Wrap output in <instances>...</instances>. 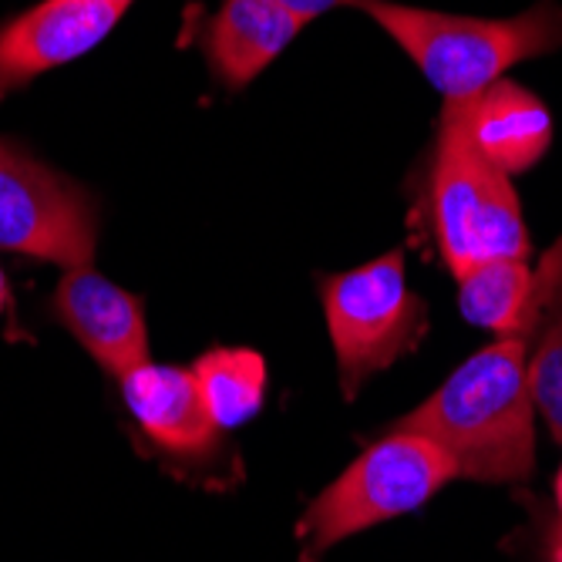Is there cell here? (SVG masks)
I'll use <instances>...</instances> for the list:
<instances>
[{
	"label": "cell",
	"mask_w": 562,
	"mask_h": 562,
	"mask_svg": "<svg viewBox=\"0 0 562 562\" xmlns=\"http://www.w3.org/2000/svg\"><path fill=\"white\" fill-rule=\"evenodd\" d=\"M199 397L220 431L260 415L267 401V361L249 347H213L189 368Z\"/></svg>",
	"instance_id": "12"
},
{
	"label": "cell",
	"mask_w": 562,
	"mask_h": 562,
	"mask_svg": "<svg viewBox=\"0 0 562 562\" xmlns=\"http://www.w3.org/2000/svg\"><path fill=\"white\" fill-rule=\"evenodd\" d=\"M270 4L283 8L286 14H293L296 21H314V18H324L337 8H357L361 0H270Z\"/></svg>",
	"instance_id": "14"
},
{
	"label": "cell",
	"mask_w": 562,
	"mask_h": 562,
	"mask_svg": "<svg viewBox=\"0 0 562 562\" xmlns=\"http://www.w3.org/2000/svg\"><path fill=\"white\" fill-rule=\"evenodd\" d=\"M300 27L303 21L270 0H223L199 44L213 78L226 91H239L283 55Z\"/></svg>",
	"instance_id": "11"
},
{
	"label": "cell",
	"mask_w": 562,
	"mask_h": 562,
	"mask_svg": "<svg viewBox=\"0 0 562 562\" xmlns=\"http://www.w3.org/2000/svg\"><path fill=\"white\" fill-rule=\"evenodd\" d=\"M98 229V202L81 182L0 138V249L61 270L91 267Z\"/></svg>",
	"instance_id": "6"
},
{
	"label": "cell",
	"mask_w": 562,
	"mask_h": 562,
	"mask_svg": "<svg viewBox=\"0 0 562 562\" xmlns=\"http://www.w3.org/2000/svg\"><path fill=\"white\" fill-rule=\"evenodd\" d=\"M321 303L347 397L361 391L371 374L412 353L431 324L425 300L407 286L404 252L397 249L364 267L324 277Z\"/></svg>",
	"instance_id": "5"
},
{
	"label": "cell",
	"mask_w": 562,
	"mask_h": 562,
	"mask_svg": "<svg viewBox=\"0 0 562 562\" xmlns=\"http://www.w3.org/2000/svg\"><path fill=\"white\" fill-rule=\"evenodd\" d=\"M50 317L112 378H125L132 368L148 361L142 296L122 290L91 267L65 270L55 296H50Z\"/></svg>",
	"instance_id": "8"
},
{
	"label": "cell",
	"mask_w": 562,
	"mask_h": 562,
	"mask_svg": "<svg viewBox=\"0 0 562 562\" xmlns=\"http://www.w3.org/2000/svg\"><path fill=\"white\" fill-rule=\"evenodd\" d=\"M508 334L458 364L448 381L394 428L431 438L458 479L485 485L526 482L536 469V404L529 391V344Z\"/></svg>",
	"instance_id": "1"
},
{
	"label": "cell",
	"mask_w": 562,
	"mask_h": 562,
	"mask_svg": "<svg viewBox=\"0 0 562 562\" xmlns=\"http://www.w3.org/2000/svg\"><path fill=\"white\" fill-rule=\"evenodd\" d=\"M101 4H112V8H122V11H128L132 0H101Z\"/></svg>",
	"instance_id": "18"
},
{
	"label": "cell",
	"mask_w": 562,
	"mask_h": 562,
	"mask_svg": "<svg viewBox=\"0 0 562 562\" xmlns=\"http://www.w3.org/2000/svg\"><path fill=\"white\" fill-rule=\"evenodd\" d=\"M357 8L391 34L445 101H469L508 68L562 47V8L552 0L516 18H465L394 0H361Z\"/></svg>",
	"instance_id": "2"
},
{
	"label": "cell",
	"mask_w": 562,
	"mask_h": 562,
	"mask_svg": "<svg viewBox=\"0 0 562 562\" xmlns=\"http://www.w3.org/2000/svg\"><path fill=\"white\" fill-rule=\"evenodd\" d=\"M451 479L458 469L431 438L391 428L306 505L296 526L300 559L321 562L337 542L415 513Z\"/></svg>",
	"instance_id": "4"
},
{
	"label": "cell",
	"mask_w": 562,
	"mask_h": 562,
	"mask_svg": "<svg viewBox=\"0 0 562 562\" xmlns=\"http://www.w3.org/2000/svg\"><path fill=\"white\" fill-rule=\"evenodd\" d=\"M529 391L536 415H542L549 435L562 445V277L529 344Z\"/></svg>",
	"instance_id": "13"
},
{
	"label": "cell",
	"mask_w": 562,
	"mask_h": 562,
	"mask_svg": "<svg viewBox=\"0 0 562 562\" xmlns=\"http://www.w3.org/2000/svg\"><path fill=\"white\" fill-rule=\"evenodd\" d=\"M469 142L502 176L536 169L552 145V115L519 81H495L482 94L458 101Z\"/></svg>",
	"instance_id": "10"
},
{
	"label": "cell",
	"mask_w": 562,
	"mask_h": 562,
	"mask_svg": "<svg viewBox=\"0 0 562 562\" xmlns=\"http://www.w3.org/2000/svg\"><path fill=\"white\" fill-rule=\"evenodd\" d=\"M122 14V8L101 0H41L0 21V101L94 50Z\"/></svg>",
	"instance_id": "7"
},
{
	"label": "cell",
	"mask_w": 562,
	"mask_h": 562,
	"mask_svg": "<svg viewBox=\"0 0 562 562\" xmlns=\"http://www.w3.org/2000/svg\"><path fill=\"white\" fill-rule=\"evenodd\" d=\"M555 505H559V516H562V465L555 472Z\"/></svg>",
	"instance_id": "17"
},
{
	"label": "cell",
	"mask_w": 562,
	"mask_h": 562,
	"mask_svg": "<svg viewBox=\"0 0 562 562\" xmlns=\"http://www.w3.org/2000/svg\"><path fill=\"white\" fill-rule=\"evenodd\" d=\"M549 562H562V529L555 532L552 539V549H549Z\"/></svg>",
	"instance_id": "16"
},
{
	"label": "cell",
	"mask_w": 562,
	"mask_h": 562,
	"mask_svg": "<svg viewBox=\"0 0 562 562\" xmlns=\"http://www.w3.org/2000/svg\"><path fill=\"white\" fill-rule=\"evenodd\" d=\"M8 303H11V283H8V273L0 270V314L8 311Z\"/></svg>",
	"instance_id": "15"
},
{
	"label": "cell",
	"mask_w": 562,
	"mask_h": 562,
	"mask_svg": "<svg viewBox=\"0 0 562 562\" xmlns=\"http://www.w3.org/2000/svg\"><path fill=\"white\" fill-rule=\"evenodd\" d=\"M119 387L135 428L166 454L202 458L216 448L223 431L213 425L189 368L145 361L119 378Z\"/></svg>",
	"instance_id": "9"
},
{
	"label": "cell",
	"mask_w": 562,
	"mask_h": 562,
	"mask_svg": "<svg viewBox=\"0 0 562 562\" xmlns=\"http://www.w3.org/2000/svg\"><path fill=\"white\" fill-rule=\"evenodd\" d=\"M428 216L451 273L485 260H529L532 243L513 179L469 142L458 101H445L428 172Z\"/></svg>",
	"instance_id": "3"
}]
</instances>
